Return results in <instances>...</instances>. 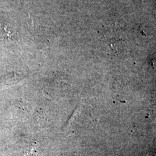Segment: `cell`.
<instances>
[{
	"instance_id": "obj_1",
	"label": "cell",
	"mask_w": 156,
	"mask_h": 156,
	"mask_svg": "<svg viewBox=\"0 0 156 156\" xmlns=\"http://www.w3.org/2000/svg\"><path fill=\"white\" fill-rule=\"evenodd\" d=\"M86 1H89V0H86Z\"/></svg>"
}]
</instances>
